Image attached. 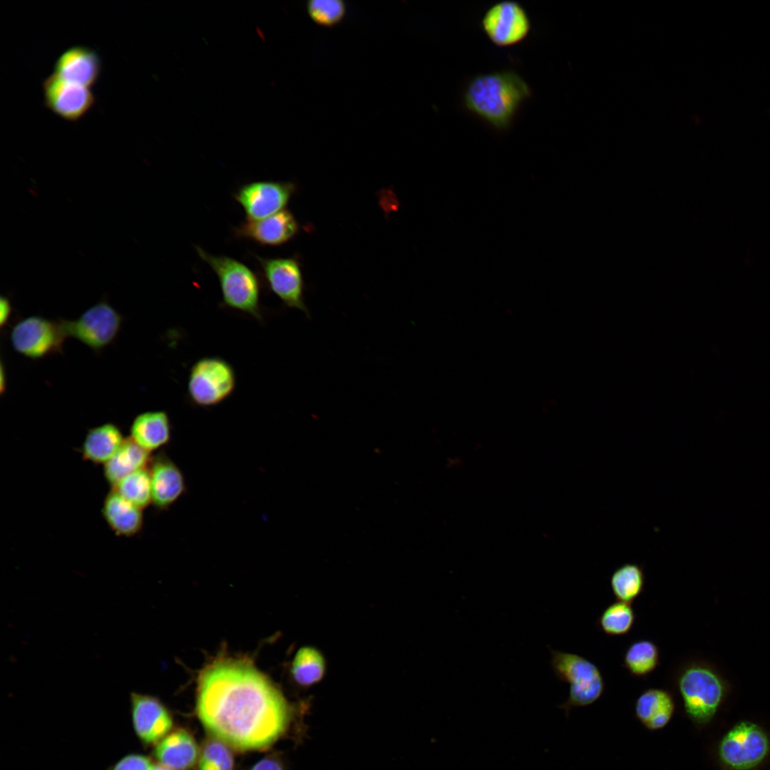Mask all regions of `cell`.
Returning a JSON list of instances; mask_svg holds the SVG:
<instances>
[{"instance_id": "obj_19", "label": "cell", "mask_w": 770, "mask_h": 770, "mask_svg": "<svg viewBox=\"0 0 770 770\" xmlns=\"http://www.w3.org/2000/svg\"><path fill=\"white\" fill-rule=\"evenodd\" d=\"M130 437L140 446L151 453L165 446L171 437V423L164 411H147L133 419Z\"/></svg>"}, {"instance_id": "obj_8", "label": "cell", "mask_w": 770, "mask_h": 770, "mask_svg": "<svg viewBox=\"0 0 770 770\" xmlns=\"http://www.w3.org/2000/svg\"><path fill=\"white\" fill-rule=\"evenodd\" d=\"M123 320L122 315L106 301L89 307L76 319H58L66 337H73L95 351L114 342Z\"/></svg>"}, {"instance_id": "obj_23", "label": "cell", "mask_w": 770, "mask_h": 770, "mask_svg": "<svg viewBox=\"0 0 770 770\" xmlns=\"http://www.w3.org/2000/svg\"><path fill=\"white\" fill-rule=\"evenodd\" d=\"M124 439L119 427L113 423L91 428L82 443V456L86 461L104 465L118 451Z\"/></svg>"}, {"instance_id": "obj_5", "label": "cell", "mask_w": 770, "mask_h": 770, "mask_svg": "<svg viewBox=\"0 0 770 770\" xmlns=\"http://www.w3.org/2000/svg\"><path fill=\"white\" fill-rule=\"evenodd\" d=\"M549 650L550 664L555 675L570 685L568 697L559 708L568 714L573 708L585 707L597 701L605 689L599 668L577 654Z\"/></svg>"}, {"instance_id": "obj_24", "label": "cell", "mask_w": 770, "mask_h": 770, "mask_svg": "<svg viewBox=\"0 0 770 770\" xmlns=\"http://www.w3.org/2000/svg\"><path fill=\"white\" fill-rule=\"evenodd\" d=\"M325 672V659L318 650L309 646L298 650L291 666L292 678L297 684L307 687L317 684Z\"/></svg>"}, {"instance_id": "obj_16", "label": "cell", "mask_w": 770, "mask_h": 770, "mask_svg": "<svg viewBox=\"0 0 770 770\" xmlns=\"http://www.w3.org/2000/svg\"><path fill=\"white\" fill-rule=\"evenodd\" d=\"M152 487V503L160 510L174 504L186 489L185 477L179 467L165 453L152 457L148 466Z\"/></svg>"}, {"instance_id": "obj_2", "label": "cell", "mask_w": 770, "mask_h": 770, "mask_svg": "<svg viewBox=\"0 0 770 770\" xmlns=\"http://www.w3.org/2000/svg\"><path fill=\"white\" fill-rule=\"evenodd\" d=\"M530 95L528 85L518 73L504 71L475 76L468 83L463 99L471 113L503 130L510 125Z\"/></svg>"}, {"instance_id": "obj_20", "label": "cell", "mask_w": 770, "mask_h": 770, "mask_svg": "<svg viewBox=\"0 0 770 770\" xmlns=\"http://www.w3.org/2000/svg\"><path fill=\"white\" fill-rule=\"evenodd\" d=\"M675 709L672 694L667 690L650 688L644 691L635 704V714L647 730L653 732L665 727Z\"/></svg>"}, {"instance_id": "obj_1", "label": "cell", "mask_w": 770, "mask_h": 770, "mask_svg": "<svg viewBox=\"0 0 770 770\" xmlns=\"http://www.w3.org/2000/svg\"><path fill=\"white\" fill-rule=\"evenodd\" d=\"M196 711L212 737L243 751L270 747L291 719L287 702L270 679L250 662L232 657L200 672Z\"/></svg>"}, {"instance_id": "obj_33", "label": "cell", "mask_w": 770, "mask_h": 770, "mask_svg": "<svg viewBox=\"0 0 770 770\" xmlns=\"http://www.w3.org/2000/svg\"><path fill=\"white\" fill-rule=\"evenodd\" d=\"M11 304L9 299L4 296L0 298V325L3 327L9 321L11 314Z\"/></svg>"}, {"instance_id": "obj_9", "label": "cell", "mask_w": 770, "mask_h": 770, "mask_svg": "<svg viewBox=\"0 0 770 770\" xmlns=\"http://www.w3.org/2000/svg\"><path fill=\"white\" fill-rule=\"evenodd\" d=\"M66 337L59 321L32 315L19 320L13 327L10 341L19 354L31 359L61 353Z\"/></svg>"}, {"instance_id": "obj_14", "label": "cell", "mask_w": 770, "mask_h": 770, "mask_svg": "<svg viewBox=\"0 0 770 770\" xmlns=\"http://www.w3.org/2000/svg\"><path fill=\"white\" fill-rule=\"evenodd\" d=\"M130 714L134 732L145 745H156L170 733L173 718L156 697L138 692L130 694Z\"/></svg>"}, {"instance_id": "obj_25", "label": "cell", "mask_w": 770, "mask_h": 770, "mask_svg": "<svg viewBox=\"0 0 770 770\" xmlns=\"http://www.w3.org/2000/svg\"><path fill=\"white\" fill-rule=\"evenodd\" d=\"M659 662V649L648 640H640L630 644L623 657L624 667L636 677L647 676L657 668Z\"/></svg>"}, {"instance_id": "obj_12", "label": "cell", "mask_w": 770, "mask_h": 770, "mask_svg": "<svg viewBox=\"0 0 770 770\" xmlns=\"http://www.w3.org/2000/svg\"><path fill=\"white\" fill-rule=\"evenodd\" d=\"M481 26L496 46L509 47L523 41L529 34L531 24L525 9L515 1H502L485 13Z\"/></svg>"}, {"instance_id": "obj_27", "label": "cell", "mask_w": 770, "mask_h": 770, "mask_svg": "<svg viewBox=\"0 0 770 770\" xmlns=\"http://www.w3.org/2000/svg\"><path fill=\"white\" fill-rule=\"evenodd\" d=\"M112 490L143 510L152 503L149 468H144L128 475L113 486Z\"/></svg>"}, {"instance_id": "obj_7", "label": "cell", "mask_w": 770, "mask_h": 770, "mask_svg": "<svg viewBox=\"0 0 770 770\" xmlns=\"http://www.w3.org/2000/svg\"><path fill=\"white\" fill-rule=\"evenodd\" d=\"M770 741L756 724L740 722L721 739L718 756L721 762L732 770H751L767 756Z\"/></svg>"}, {"instance_id": "obj_21", "label": "cell", "mask_w": 770, "mask_h": 770, "mask_svg": "<svg viewBox=\"0 0 770 770\" xmlns=\"http://www.w3.org/2000/svg\"><path fill=\"white\" fill-rule=\"evenodd\" d=\"M102 514L109 528L118 536L135 535L143 526V510L113 490L104 499Z\"/></svg>"}, {"instance_id": "obj_10", "label": "cell", "mask_w": 770, "mask_h": 770, "mask_svg": "<svg viewBox=\"0 0 770 770\" xmlns=\"http://www.w3.org/2000/svg\"><path fill=\"white\" fill-rule=\"evenodd\" d=\"M270 290L287 307L298 309L310 317L304 300L305 284L301 263L297 256L262 257L255 255Z\"/></svg>"}, {"instance_id": "obj_29", "label": "cell", "mask_w": 770, "mask_h": 770, "mask_svg": "<svg viewBox=\"0 0 770 770\" xmlns=\"http://www.w3.org/2000/svg\"><path fill=\"white\" fill-rule=\"evenodd\" d=\"M198 760L199 770H234L235 767L229 746L213 737L204 743Z\"/></svg>"}, {"instance_id": "obj_3", "label": "cell", "mask_w": 770, "mask_h": 770, "mask_svg": "<svg viewBox=\"0 0 770 770\" xmlns=\"http://www.w3.org/2000/svg\"><path fill=\"white\" fill-rule=\"evenodd\" d=\"M676 682L689 719L698 725L708 724L726 695L724 678L708 664L692 662L679 669Z\"/></svg>"}, {"instance_id": "obj_28", "label": "cell", "mask_w": 770, "mask_h": 770, "mask_svg": "<svg viewBox=\"0 0 770 770\" xmlns=\"http://www.w3.org/2000/svg\"><path fill=\"white\" fill-rule=\"evenodd\" d=\"M635 620L630 603L622 601L609 605L598 618V626L607 635H623L630 632Z\"/></svg>"}, {"instance_id": "obj_18", "label": "cell", "mask_w": 770, "mask_h": 770, "mask_svg": "<svg viewBox=\"0 0 770 770\" xmlns=\"http://www.w3.org/2000/svg\"><path fill=\"white\" fill-rule=\"evenodd\" d=\"M153 755L159 764L174 770H188L200 756L197 744L193 736L183 729L167 734L155 746Z\"/></svg>"}, {"instance_id": "obj_15", "label": "cell", "mask_w": 770, "mask_h": 770, "mask_svg": "<svg viewBox=\"0 0 770 770\" xmlns=\"http://www.w3.org/2000/svg\"><path fill=\"white\" fill-rule=\"evenodd\" d=\"M299 224L292 212L282 210L269 217L247 220L233 229L236 238L249 240L263 246H279L298 233Z\"/></svg>"}, {"instance_id": "obj_30", "label": "cell", "mask_w": 770, "mask_h": 770, "mask_svg": "<svg viewBox=\"0 0 770 770\" xmlns=\"http://www.w3.org/2000/svg\"><path fill=\"white\" fill-rule=\"evenodd\" d=\"M308 10L319 23L332 24L338 21L344 13V6L339 0H312Z\"/></svg>"}, {"instance_id": "obj_6", "label": "cell", "mask_w": 770, "mask_h": 770, "mask_svg": "<svg viewBox=\"0 0 770 770\" xmlns=\"http://www.w3.org/2000/svg\"><path fill=\"white\" fill-rule=\"evenodd\" d=\"M236 386L232 366L219 356H205L191 366L188 379V394L193 404L208 408L227 399Z\"/></svg>"}, {"instance_id": "obj_17", "label": "cell", "mask_w": 770, "mask_h": 770, "mask_svg": "<svg viewBox=\"0 0 770 770\" xmlns=\"http://www.w3.org/2000/svg\"><path fill=\"white\" fill-rule=\"evenodd\" d=\"M101 72L98 53L85 46H73L56 59L53 73L61 78L87 88L96 84Z\"/></svg>"}, {"instance_id": "obj_11", "label": "cell", "mask_w": 770, "mask_h": 770, "mask_svg": "<svg viewBox=\"0 0 770 770\" xmlns=\"http://www.w3.org/2000/svg\"><path fill=\"white\" fill-rule=\"evenodd\" d=\"M296 185L289 181L262 180L245 183L234 193L247 220H260L282 210L296 192Z\"/></svg>"}, {"instance_id": "obj_32", "label": "cell", "mask_w": 770, "mask_h": 770, "mask_svg": "<svg viewBox=\"0 0 770 770\" xmlns=\"http://www.w3.org/2000/svg\"><path fill=\"white\" fill-rule=\"evenodd\" d=\"M250 770H284L282 763L274 756H267L255 764Z\"/></svg>"}, {"instance_id": "obj_13", "label": "cell", "mask_w": 770, "mask_h": 770, "mask_svg": "<svg viewBox=\"0 0 770 770\" xmlns=\"http://www.w3.org/2000/svg\"><path fill=\"white\" fill-rule=\"evenodd\" d=\"M45 106L59 118L76 122L93 107L96 98L89 88L66 81L54 73L42 82Z\"/></svg>"}, {"instance_id": "obj_34", "label": "cell", "mask_w": 770, "mask_h": 770, "mask_svg": "<svg viewBox=\"0 0 770 770\" xmlns=\"http://www.w3.org/2000/svg\"><path fill=\"white\" fill-rule=\"evenodd\" d=\"M153 770H174L161 764L154 765Z\"/></svg>"}, {"instance_id": "obj_26", "label": "cell", "mask_w": 770, "mask_h": 770, "mask_svg": "<svg viewBox=\"0 0 770 770\" xmlns=\"http://www.w3.org/2000/svg\"><path fill=\"white\" fill-rule=\"evenodd\" d=\"M645 574L637 564L627 563L617 568L611 575L610 585L619 600L632 603L642 592Z\"/></svg>"}, {"instance_id": "obj_22", "label": "cell", "mask_w": 770, "mask_h": 770, "mask_svg": "<svg viewBox=\"0 0 770 770\" xmlns=\"http://www.w3.org/2000/svg\"><path fill=\"white\" fill-rule=\"evenodd\" d=\"M130 436L125 438L115 454L103 465V474L113 487L124 477L149 466L152 457Z\"/></svg>"}, {"instance_id": "obj_31", "label": "cell", "mask_w": 770, "mask_h": 770, "mask_svg": "<svg viewBox=\"0 0 770 770\" xmlns=\"http://www.w3.org/2000/svg\"><path fill=\"white\" fill-rule=\"evenodd\" d=\"M151 759L140 754H129L119 759L111 770H153Z\"/></svg>"}, {"instance_id": "obj_4", "label": "cell", "mask_w": 770, "mask_h": 770, "mask_svg": "<svg viewBox=\"0 0 770 770\" xmlns=\"http://www.w3.org/2000/svg\"><path fill=\"white\" fill-rule=\"evenodd\" d=\"M195 248L217 275L224 304L262 321L260 282L256 273L236 259L208 253L200 246Z\"/></svg>"}]
</instances>
